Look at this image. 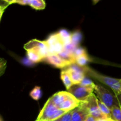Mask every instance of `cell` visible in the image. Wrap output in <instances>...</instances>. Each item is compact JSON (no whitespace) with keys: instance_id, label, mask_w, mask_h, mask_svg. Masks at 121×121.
Listing matches in <instances>:
<instances>
[{"instance_id":"obj_1","label":"cell","mask_w":121,"mask_h":121,"mask_svg":"<svg viewBox=\"0 0 121 121\" xmlns=\"http://www.w3.org/2000/svg\"><path fill=\"white\" fill-rule=\"evenodd\" d=\"M50 98L56 107L66 112L74 110L82 103L68 92H59Z\"/></svg>"},{"instance_id":"obj_2","label":"cell","mask_w":121,"mask_h":121,"mask_svg":"<svg viewBox=\"0 0 121 121\" xmlns=\"http://www.w3.org/2000/svg\"><path fill=\"white\" fill-rule=\"evenodd\" d=\"M82 69L84 72L87 73L89 75H90V76L107 85L110 88L112 89V90H113L114 92L115 95L121 94V78L116 79V78L106 76L86 66L82 67Z\"/></svg>"},{"instance_id":"obj_3","label":"cell","mask_w":121,"mask_h":121,"mask_svg":"<svg viewBox=\"0 0 121 121\" xmlns=\"http://www.w3.org/2000/svg\"><path fill=\"white\" fill-rule=\"evenodd\" d=\"M65 111L60 109L54 105L49 98L39 113L35 121H53L59 119L66 113Z\"/></svg>"},{"instance_id":"obj_4","label":"cell","mask_w":121,"mask_h":121,"mask_svg":"<svg viewBox=\"0 0 121 121\" xmlns=\"http://www.w3.org/2000/svg\"><path fill=\"white\" fill-rule=\"evenodd\" d=\"M94 92L99 100L106 105L110 109L115 106H119V102L115 95L112 94L104 86L100 85H96Z\"/></svg>"},{"instance_id":"obj_5","label":"cell","mask_w":121,"mask_h":121,"mask_svg":"<svg viewBox=\"0 0 121 121\" xmlns=\"http://www.w3.org/2000/svg\"><path fill=\"white\" fill-rule=\"evenodd\" d=\"M98 98L95 95L92 93L88 98H86L83 101V104L88 109L89 115L93 116L98 120H104V119H109L105 115H104L100 111L98 104Z\"/></svg>"},{"instance_id":"obj_6","label":"cell","mask_w":121,"mask_h":121,"mask_svg":"<svg viewBox=\"0 0 121 121\" xmlns=\"http://www.w3.org/2000/svg\"><path fill=\"white\" fill-rule=\"evenodd\" d=\"M24 48L26 50H31L41 56L44 59L49 54L48 46L46 41L33 39L28 41L24 46Z\"/></svg>"},{"instance_id":"obj_7","label":"cell","mask_w":121,"mask_h":121,"mask_svg":"<svg viewBox=\"0 0 121 121\" xmlns=\"http://www.w3.org/2000/svg\"><path fill=\"white\" fill-rule=\"evenodd\" d=\"M95 87L84 86L79 85H73L70 88L67 90L68 92L75 97L77 99L83 101L93 93Z\"/></svg>"},{"instance_id":"obj_8","label":"cell","mask_w":121,"mask_h":121,"mask_svg":"<svg viewBox=\"0 0 121 121\" xmlns=\"http://www.w3.org/2000/svg\"><path fill=\"white\" fill-rule=\"evenodd\" d=\"M46 42L48 46L49 54H59L65 50V45L57 33L51 35Z\"/></svg>"},{"instance_id":"obj_9","label":"cell","mask_w":121,"mask_h":121,"mask_svg":"<svg viewBox=\"0 0 121 121\" xmlns=\"http://www.w3.org/2000/svg\"><path fill=\"white\" fill-rule=\"evenodd\" d=\"M44 60H46V62L57 68L62 69L67 66H70L73 65L70 61L63 59L59 54H48Z\"/></svg>"},{"instance_id":"obj_10","label":"cell","mask_w":121,"mask_h":121,"mask_svg":"<svg viewBox=\"0 0 121 121\" xmlns=\"http://www.w3.org/2000/svg\"><path fill=\"white\" fill-rule=\"evenodd\" d=\"M67 71L70 75L71 79L73 85H78L85 78V72L82 67L77 65H72L67 69Z\"/></svg>"},{"instance_id":"obj_11","label":"cell","mask_w":121,"mask_h":121,"mask_svg":"<svg viewBox=\"0 0 121 121\" xmlns=\"http://www.w3.org/2000/svg\"><path fill=\"white\" fill-rule=\"evenodd\" d=\"M89 115L88 109L83 104V101L80 105L73 110L72 115V121H85Z\"/></svg>"},{"instance_id":"obj_12","label":"cell","mask_w":121,"mask_h":121,"mask_svg":"<svg viewBox=\"0 0 121 121\" xmlns=\"http://www.w3.org/2000/svg\"><path fill=\"white\" fill-rule=\"evenodd\" d=\"M60 78L67 90L69 89L73 85L72 79H71L70 75L67 69L61 71V73H60Z\"/></svg>"},{"instance_id":"obj_13","label":"cell","mask_w":121,"mask_h":121,"mask_svg":"<svg viewBox=\"0 0 121 121\" xmlns=\"http://www.w3.org/2000/svg\"><path fill=\"white\" fill-rule=\"evenodd\" d=\"M59 36L61 41L65 44V46L71 43V38H72V34L69 33L67 31L65 30H61L60 31L58 32Z\"/></svg>"},{"instance_id":"obj_14","label":"cell","mask_w":121,"mask_h":121,"mask_svg":"<svg viewBox=\"0 0 121 121\" xmlns=\"http://www.w3.org/2000/svg\"><path fill=\"white\" fill-rule=\"evenodd\" d=\"M28 5L37 10L44 9L46 3L43 0H28Z\"/></svg>"},{"instance_id":"obj_15","label":"cell","mask_w":121,"mask_h":121,"mask_svg":"<svg viewBox=\"0 0 121 121\" xmlns=\"http://www.w3.org/2000/svg\"><path fill=\"white\" fill-rule=\"evenodd\" d=\"M27 54L28 59L33 63H38L44 60L43 58L35 52L31 50L27 51Z\"/></svg>"},{"instance_id":"obj_16","label":"cell","mask_w":121,"mask_h":121,"mask_svg":"<svg viewBox=\"0 0 121 121\" xmlns=\"http://www.w3.org/2000/svg\"><path fill=\"white\" fill-rule=\"evenodd\" d=\"M111 118L115 121H121V108L115 106L111 109Z\"/></svg>"},{"instance_id":"obj_17","label":"cell","mask_w":121,"mask_h":121,"mask_svg":"<svg viewBox=\"0 0 121 121\" xmlns=\"http://www.w3.org/2000/svg\"><path fill=\"white\" fill-rule=\"evenodd\" d=\"M75 60L76 63L77 64V65L82 67H85L86 64L89 61V58L88 56L86 53V54H85L83 55H82L76 58Z\"/></svg>"},{"instance_id":"obj_18","label":"cell","mask_w":121,"mask_h":121,"mask_svg":"<svg viewBox=\"0 0 121 121\" xmlns=\"http://www.w3.org/2000/svg\"><path fill=\"white\" fill-rule=\"evenodd\" d=\"M98 104L100 111L109 118H111V110L104 103L100 102L99 99L98 100Z\"/></svg>"},{"instance_id":"obj_19","label":"cell","mask_w":121,"mask_h":121,"mask_svg":"<svg viewBox=\"0 0 121 121\" xmlns=\"http://www.w3.org/2000/svg\"><path fill=\"white\" fill-rule=\"evenodd\" d=\"M41 95H42V92L41 88L39 86H35L30 93V96L35 100H39L41 98Z\"/></svg>"},{"instance_id":"obj_20","label":"cell","mask_w":121,"mask_h":121,"mask_svg":"<svg viewBox=\"0 0 121 121\" xmlns=\"http://www.w3.org/2000/svg\"><path fill=\"white\" fill-rule=\"evenodd\" d=\"M81 34L80 33H74V34H72V38H71V43L73 44L75 46H78V44L80 42L81 40Z\"/></svg>"},{"instance_id":"obj_21","label":"cell","mask_w":121,"mask_h":121,"mask_svg":"<svg viewBox=\"0 0 121 121\" xmlns=\"http://www.w3.org/2000/svg\"><path fill=\"white\" fill-rule=\"evenodd\" d=\"M79 85H82V86H91V87H95V84L94 83V82L92 81L91 80H90L89 78L85 77L82 80V81L80 83Z\"/></svg>"},{"instance_id":"obj_22","label":"cell","mask_w":121,"mask_h":121,"mask_svg":"<svg viewBox=\"0 0 121 121\" xmlns=\"http://www.w3.org/2000/svg\"><path fill=\"white\" fill-rule=\"evenodd\" d=\"M7 68V60L3 58H0V77L5 73Z\"/></svg>"},{"instance_id":"obj_23","label":"cell","mask_w":121,"mask_h":121,"mask_svg":"<svg viewBox=\"0 0 121 121\" xmlns=\"http://www.w3.org/2000/svg\"><path fill=\"white\" fill-rule=\"evenodd\" d=\"M73 54L76 59V58H77L78 57H79L80 56L86 54V52L85 49H84L82 47H77V48L74 50V52H73Z\"/></svg>"},{"instance_id":"obj_24","label":"cell","mask_w":121,"mask_h":121,"mask_svg":"<svg viewBox=\"0 0 121 121\" xmlns=\"http://www.w3.org/2000/svg\"><path fill=\"white\" fill-rule=\"evenodd\" d=\"M72 112H73V110L65 113L61 117L60 121H72Z\"/></svg>"},{"instance_id":"obj_25","label":"cell","mask_w":121,"mask_h":121,"mask_svg":"<svg viewBox=\"0 0 121 121\" xmlns=\"http://www.w3.org/2000/svg\"><path fill=\"white\" fill-rule=\"evenodd\" d=\"M85 121H99V120L95 118V117H93V116L89 115Z\"/></svg>"},{"instance_id":"obj_26","label":"cell","mask_w":121,"mask_h":121,"mask_svg":"<svg viewBox=\"0 0 121 121\" xmlns=\"http://www.w3.org/2000/svg\"><path fill=\"white\" fill-rule=\"evenodd\" d=\"M116 96H117V99H118V102H119V106L121 108V94H118V95H115Z\"/></svg>"},{"instance_id":"obj_27","label":"cell","mask_w":121,"mask_h":121,"mask_svg":"<svg viewBox=\"0 0 121 121\" xmlns=\"http://www.w3.org/2000/svg\"><path fill=\"white\" fill-rule=\"evenodd\" d=\"M99 121H115L113 120L112 118H109V119H104V120H99Z\"/></svg>"},{"instance_id":"obj_28","label":"cell","mask_w":121,"mask_h":121,"mask_svg":"<svg viewBox=\"0 0 121 121\" xmlns=\"http://www.w3.org/2000/svg\"><path fill=\"white\" fill-rule=\"evenodd\" d=\"M4 11V10H2V11H0V20H1V17H2V14H3Z\"/></svg>"},{"instance_id":"obj_29","label":"cell","mask_w":121,"mask_h":121,"mask_svg":"<svg viewBox=\"0 0 121 121\" xmlns=\"http://www.w3.org/2000/svg\"><path fill=\"white\" fill-rule=\"evenodd\" d=\"M5 8H2V7H0V11H2V10H5Z\"/></svg>"},{"instance_id":"obj_30","label":"cell","mask_w":121,"mask_h":121,"mask_svg":"<svg viewBox=\"0 0 121 121\" xmlns=\"http://www.w3.org/2000/svg\"><path fill=\"white\" fill-rule=\"evenodd\" d=\"M60 118H61V117H60V118H59V119H56V120H54V121H60Z\"/></svg>"},{"instance_id":"obj_31","label":"cell","mask_w":121,"mask_h":121,"mask_svg":"<svg viewBox=\"0 0 121 121\" xmlns=\"http://www.w3.org/2000/svg\"><path fill=\"white\" fill-rule=\"evenodd\" d=\"M0 121H1V119H0Z\"/></svg>"}]
</instances>
